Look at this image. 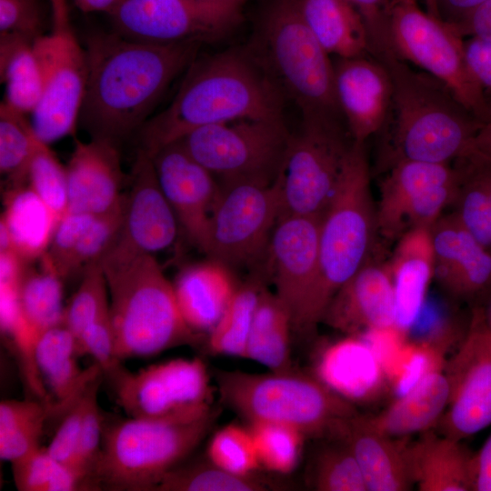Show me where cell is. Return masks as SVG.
Returning <instances> with one entry per match:
<instances>
[{"instance_id":"6da1fadb","label":"cell","mask_w":491,"mask_h":491,"mask_svg":"<svg viewBox=\"0 0 491 491\" xmlns=\"http://www.w3.org/2000/svg\"><path fill=\"white\" fill-rule=\"evenodd\" d=\"M202 43L152 44L116 32L87 40V81L79 123L90 135L118 144L137 132Z\"/></svg>"},{"instance_id":"7a4b0ae2","label":"cell","mask_w":491,"mask_h":491,"mask_svg":"<svg viewBox=\"0 0 491 491\" xmlns=\"http://www.w3.org/2000/svg\"><path fill=\"white\" fill-rule=\"evenodd\" d=\"M285 97L248 48L197 58L172 102L137 131L150 155L205 125L242 119H281Z\"/></svg>"},{"instance_id":"3957f363","label":"cell","mask_w":491,"mask_h":491,"mask_svg":"<svg viewBox=\"0 0 491 491\" xmlns=\"http://www.w3.org/2000/svg\"><path fill=\"white\" fill-rule=\"evenodd\" d=\"M116 356L150 357L205 337L191 330L179 311L173 283L153 255L115 245L102 257Z\"/></svg>"},{"instance_id":"277c9868","label":"cell","mask_w":491,"mask_h":491,"mask_svg":"<svg viewBox=\"0 0 491 491\" xmlns=\"http://www.w3.org/2000/svg\"><path fill=\"white\" fill-rule=\"evenodd\" d=\"M376 60L386 68L392 81L394 163H449L473 147L483 123L443 84L414 70L396 53Z\"/></svg>"},{"instance_id":"5b68a950","label":"cell","mask_w":491,"mask_h":491,"mask_svg":"<svg viewBox=\"0 0 491 491\" xmlns=\"http://www.w3.org/2000/svg\"><path fill=\"white\" fill-rule=\"evenodd\" d=\"M377 230L364 143L355 142L319 224V281L303 336H311L339 288L368 260Z\"/></svg>"},{"instance_id":"8992f818","label":"cell","mask_w":491,"mask_h":491,"mask_svg":"<svg viewBox=\"0 0 491 491\" xmlns=\"http://www.w3.org/2000/svg\"><path fill=\"white\" fill-rule=\"evenodd\" d=\"M214 378L221 402L246 424H283L307 438H326L340 421L359 413L311 372L295 367L265 374L216 369Z\"/></svg>"},{"instance_id":"52a82bcc","label":"cell","mask_w":491,"mask_h":491,"mask_svg":"<svg viewBox=\"0 0 491 491\" xmlns=\"http://www.w3.org/2000/svg\"><path fill=\"white\" fill-rule=\"evenodd\" d=\"M219 416L215 407L195 420L128 417L104 430L93 481L95 487L116 491H154L203 441Z\"/></svg>"},{"instance_id":"ba28073f","label":"cell","mask_w":491,"mask_h":491,"mask_svg":"<svg viewBox=\"0 0 491 491\" xmlns=\"http://www.w3.org/2000/svg\"><path fill=\"white\" fill-rule=\"evenodd\" d=\"M248 50L301 115L344 119L336 96L334 63L305 22L299 0H274Z\"/></svg>"},{"instance_id":"9c48e42d","label":"cell","mask_w":491,"mask_h":491,"mask_svg":"<svg viewBox=\"0 0 491 491\" xmlns=\"http://www.w3.org/2000/svg\"><path fill=\"white\" fill-rule=\"evenodd\" d=\"M355 145L342 118L302 115L290 133L277 182L281 215L321 216Z\"/></svg>"},{"instance_id":"30bf717a","label":"cell","mask_w":491,"mask_h":491,"mask_svg":"<svg viewBox=\"0 0 491 491\" xmlns=\"http://www.w3.org/2000/svg\"><path fill=\"white\" fill-rule=\"evenodd\" d=\"M389 30L401 59L443 84L479 121L491 119V103L472 76L464 37L452 25L422 10L417 0H393Z\"/></svg>"},{"instance_id":"8fae6325","label":"cell","mask_w":491,"mask_h":491,"mask_svg":"<svg viewBox=\"0 0 491 491\" xmlns=\"http://www.w3.org/2000/svg\"><path fill=\"white\" fill-rule=\"evenodd\" d=\"M51 31L33 42L44 84L31 114L36 136L50 144L75 135L87 81L85 49L73 29L67 0H49Z\"/></svg>"},{"instance_id":"7c38bea8","label":"cell","mask_w":491,"mask_h":491,"mask_svg":"<svg viewBox=\"0 0 491 491\" xmlns=\"http://www.w3.org/2000/svg\"><path fill=\"white\" fill-rule=\"evenodd\" d=\"M289 136L284 118L242 119L196 128L175 142L217 182L273 184Z\"/></svg>"},{"instance_id":"4fadbf2b","label":"cell","mask_w":491,"mask_h":491,"mask_svg":"<svg viewBox=\"0 0 491 491\" xmlns=\"http://www.w3.org/2000/svg\"><path fill=\"white\" fill-rule=\"evenodd\" d=\"M217 183L203 253L229 269L255 265L268 253L281 215L277 179Z\"/></svg>"},{"instance_id":"5bb4252c","label":"cell","mask_w":491,"mask_h":491,"mask_svg":"<svg viewBox=\"0 0 491 491\" xmlns=\"http://www.w3.org/2000/svg\"><path fill=\"white\" fill-rule=\"evenodd\" d=\"M115 400L128 417L186 421L210 413L211 376L201 358H175L132 373L113 383Z\"/></svg>"},{"instance_id":"9a60e30c","label":"cell","mask_w":491,"mask_h":491,"mask_svg":"<svg viewBox=\"0 0 491 491\" xmlns=\"http://www.w3.org/2000/svg\"><path fill=\"white\" fill-rule=\"evenodd\" d=\"M444 373L450 395L438 433L463 441L491 426V325L481 306Z\"/></svg>"},{"instance_id":"2e32d148","label":"cell","mask_w":491,"mask_h":491,"mask_svg":"<svg viewBox=\"0 0 491 491\" xmlns=\"http://www.w3.org/2000/svg\"><path fill=\"white\" fill-rule=\"evenodd\" d=\"M241 11L192 0H124L110 15L115 32L129 39L203 43L229 33L239 24Z\"/></svg>"},{"instance_id":"e0dca14e","label":"cell","mask_w":491,"mask_h":491,"mask_svg":"<svg viewBox=\"0 0 491 491\" xmlns=\"http://www.w3.org/2000/svg\"><path fill=\"white\" fill-rule=\"evenodd\" d=\"M320 218L280 217L268 249L275 294L291 316L294 333L301 336L319 281Z\"/></svg>"},{"instance_id":"ac0fdd59","label":"cell","mask_w":491,"mask_h":491,"mask_svg":"<svg viewBox=\"0 0 491 491\" xmlns=\"http://www.w3.org/2000/svg\"><path fill=\"white\" fill-rule=\"evenodd\" d=\"M124 194L122 223L114 245L153 255L169 247L180 229L159 185L151 155L138 148Z\"/></svg>"},{"instance_id":"d6986e66","label":"cell","mask_w":491,"mask_h":491,"mask_svg":"<svg viewBox=\"0 0 491 491\" xmlns=\"http://www.w3.org/2000/svg\"><path fill=\"white\" fill-rule=\"evenodd\" d=\"M151 157L159 185L180 230L203 252L218 190L217 180L178 142L161 147Z\"/></svg>"},{"instance_id":"ffe728a7","label":"cell","mask_w":491,"mask_h":491,"mask_svg":"<svg viewBox=\"0 0 491 491\" xmlns=\"http://www.w3.org/2000/svg\"><path fill=\"white\" fill-rule=\"evenodd\" d=\"M335 91L346 127L357 143L383 128L392 108L393 87L386 68L372 55L337 58Z\"/></svg>"},{"instance_id":"44dd1931","label":"cell","mask_w":491,"mask_h":491,"mask_svg":"<svg viewBox=\"0 0 491 491\" xmlns=\"http://www.w3.org/2000/svg\"><path fill=\"white\" fill-rule=\"evenodd\" d=\"M118 145L104 139L75 141L65 166L67 212L106 215L122 208L124 174Z\"/></svg>"},{"instance_id":"7402d4cb","label":"cell","mask_w":491,"mask_h":491,"mask_svg":"<svg viewBox=\"0 0 491 491\" xmlns=\"http://www.w3.org/2000/svg\"><path fill=\"white\" fill-rule=\"evenodd\" d=\"M322 322L347 336L396 326L388 265L367 262L336 293Z\"/></svg>"},{"instance_id":"603a6c76","label":"cell","mask_w":491,"mask_h":491,"mask_svg":"<svg viewBox=\"0 0 491 491\" xmlns=\"http://www.w3.org/2000/svg\"><path fill=\"white\" fill-rule=\"evenodd\" d=\"M310 372L356 406L376 402L389 382L382 363L359 336L346 335L317 347Z\"/></svg>"},{"instance_id":"cb8c5ba5","label":"cell","mask_w":491,"mask_h":491,"mask_svg":"<svg viewBox=\"0 0 491 491\" xmlns=\"http://www.w3.org/2000/svg\"><path fill=\"white\" fill-rule=\"evenodd\" d=\"M326 438L340 440L350 448L367 491H406L414 486L405 454L406 437L380 433L366 415L340 421Z\"/></svg>"},{"instance_id":"d4e9b609","label":"cell","mask_w":491,"mask_h":491,"mask_svg":"<svg viewBox=\"0 0 491 491\" xmlns=\"http://www.w3.org/2000/svg\"><path fill=\"white\" fill-rule=\"evenodd\" d=\"M388 268L395 293L396 327L406 336L423 309L435 276L430 228L406 230L399 236Z\"/></svg>"},{"instance_id":"484cf974","label":"cell","mask_w":491,"mask_h":491,"mask_svg":"<svg viewBox=\"0 0 491 491\" xmlns=\"http://www.w3.org/2000/svg\"><path fill=\"white\" fill-rule=\"evenodd\" d=\"M78 356L77 338L65 325L43 332L37 339L36 366L55 399L51 416H63L91 382L103 375L95 363L82 369L77 363Z\"/></svg>"},{"instance_id":"4316f807","label":"cell","mask_w":491,"mask_h":491,"mask_svg":"<svg viewBox=\"0 0 491 491\" xmlns=\"http://www.w3.org/2000/svg\"><path fill=\"white\" fill-rule=\"evenodd\" d=\"M237 286L230 269L209 258L187 266L173 282L184 321L205 338L221 318Z\"/></svg>"},{"instance_id":"83f0119b","label":"cell","mask_w":491,"mask_h":491,"mask_svg":"<svg viewBox=\"0 0 491 491\" xmlns=\"http://www.w3.org/2000/svg\"><path fill=\"white\" fill-rule=\"evenodd\" d=\"M406 441L405 454L414 485L421 491L472 490V453L456 440L425 432Z\"/></svg>"},{"instance_id":"f1b7e54d","label":"cell","mask_w":491,"mask_h":491,"mask_svg":"<svg viewBox=\"0 0 491 491\" xmlns=\"http://www.w3.org/2000/svg\"><path fill=\"white\" fill-rule=\"evenodd\" d=\"M458 179L449 163L400 160L392 165L380 187L376 207L377 230L394 238L404 233V217L411 203L427 189Z\"/></svg>"},{"instance_id":"f546056e","label":"cell","mask_w":491,"mask_h":491,"mask_svg":"<svg viewBox=\"0 0 491 491\" xmlns=\"http://www.w3.org/2000/svg\"><path fill=\"white\" fill-rule=\"evenodd\" d=\"M449 395L444 371H434L380 412L366 416L380 433L394 438H407L437 426L447 406Z\"/></svg>"},{"instance_id":"4dcf8cb0","label":"cell","mask_w":491,"mask_h":491,"mask_svg":"<svg viewBox=\"0 0 491 491\" xmlns=\"http://www.w3.org/2000/svg\"><path fill=\"white\" fill-rule=\"evenodd\" d=\"M305 22L331 55L352 58L370 55L365 23L344 0H299Z\"/></svg>"},{"instance_id":"1f68e13d","label":"cell","mask_w":491,"mask_h":491,"mask_svg":"<svg viewBox=\"0 0 491 491\" xmlns=\"http://www.w3.org/2000/svg\"><path fill=\"white\" fill-rule=\"evenodd\" d=\"M0 223L9 233L13 250L26 263L39 259L59 220L27 185L9 187Z\"/></svg>"},{"instance_id":"d6a6232c","label":"cell","mask_w":491,"mask_h":491,"mask_svg":"<svg viewBox=\"0 0 491 491\" xmlns=\"http://www.w3.org/2000/svg\"><path fill=\"white\" fill-rule=\"evenodd\" d=\"M292 332L293 323L288 310L276 295L266 287L255 313L245 358L263 365L269 371L293 369Z\"/></svg>"},{"instance_id":"836d02e7","label":"cell","mask_w":491,"mask_h":491,"mask_svg":"<svg viewBox=\"0 0 491 491\" xmlns=\"http://www.w3.org/2000/svg\"><path fill=\"white\" fill-rule=\"evenodd\" d=\"M0 79L6 87L5 101L28 115L39 105L43 76L33 42L20 35L0 33Z\"/></svg>"},{"instance_id":"e575fe53","label":"cell","mask_w":491,"mask_h":491,"mask_svg":"<svg viewBox=\"0 0 491 491\" xmlns=\"http://www.w3.org/2000/svg\"><path fill=\"white\" fill-rule=\"evenodd\" d=\"M265 288L260 276L238 285L221 318L206 336L208 353L245 358L248 335Z\"/></svg>"},{"instance_id":"d590c367","label":"cell","mask_w":491,"mask_h":491,"mask_svg":"<svg viewBox=\"0 0 491 491\" xmlns=\"http://www.w3.org/2000/svg\"><path fill=\"white\" fill-rule=\"evenodd\" d=\"M63 295V279L43 256L40 269H25L19 285L20 307L28 324L39 336L64 325Z\"/></svg>"},{"instance_id":"8d00e7d4","label":"cell","mask_w":491,"mask_h":491,"mask_svg":"<svg viewBox=\"0 0 491 491\" xmlns=\"http://www.w3.org/2000/svg\"><path fill=\"white\" fill-rule=\"evenodd\" d=\"M26 114L5 100L0 104V172L9 187L26 185V175L39 141Z\"/></svg>"},{"instance_id":"74e56055","label":"cell","mask_w":491,"mask_h":491,"mask_svg":"<svg viewBox=\"0 0 491 491\" xmlns=\"http://www.w3.org/2000/svg\"><path fill=\"white\" fill-rule=\"evenodd\" d=\"M275 487L259 475L239 476L206 463L177 466L154 491H265Z\"/></svg>"},{"instance_id":"f35d334b","label":"cell","mask_w":491,"mask_h":491,"mask_svg":"<svg viewBox=\"0 0 491 491\" xmlns=\"http://www.w3.org/2000/svg\"><path fill=\"white\" fill-rule=\"evenodd\" d=\"M325 439L311 463V486L318 491H367L350 448L340 440Z\"/></svg>"},{"instance_id":"ab89813d","label":"cell","mask_w":491,"mask_h":491,"mask_svg":"<svg viewBox=\"0 0 491 491\" xmlns=\"http://www.w3.org/2000/svg\"><path fill=\"white\" fill-rule=\"evenodd\" d=\"M12 470L19 491L90 490L81 476L55 459L42 446L12 463Z\"/></svg>"},{"instance_id":"60d3db41","label":"cell","mask_w":491,"mask_h":491,"mask_svg":"<svg viewBox=\"0 0 491 491\" xmlns=\"http://www.w3.org/2000/svg\"><path fill=\"white\" fill-rule=\"evenodd\" d=\"M246 425L253 436L261 468L279 475L295 471L307 438L301 431L278 423L256 422Z\"/></svg>"},{"instance_id":"b9f144b4","label":"cell","mask_w":491,"mask_h":491,"mask_svg":"<svg viewBox=\"0 0 491 491\" xmlns=\"http://www.w3.org/2000/svg\"><path fill=\"white\" fill-rule=\"evenodd\" d=\"M435 276L453 296L478 302L491 295V253L477 242Z\"/></svg>"},{"instance_id":"7bdbcfd3","label":"cell","mask_w":491,"mask_h":491,"mask_svg":"<svg viewBox=\"0 0 491 491\" xmlns=\"http://www.w3.org/2000/svg\"><path fill=\"white\" fill-rule=\"evenodd\" d=\"M109 306L107 282L99 260L84 270L77 290L65 306L64 325L77 338L90 325L109 315Z\"/></svg>"},{"instance_id":"ee69618b","label":"cell","mask_w":491,"mask_h":491,"mask_svg":"<svg viewBox=\"0 0 491 491\" xmlns=\"http://www.w3.org/2000/svg\"><path fill=\"white\" fill-rule=\"evenodd\" d=\"M206 456L209 462L239 476H256L261 469L256 445L249 427L228 424L210 438Z\"/></svg>"},{"instance_id":"f6af8a7d","label":"cell","mask_w":491,"mask_h":491,"mask_svg":"<svg viewBox=\"0 0 491 491\" xmlns=\"http://www.w3.org/2000/svg\"><path fill=\"white\" fill-rule=\"evenodd\" d=\"M26 185L60 220L67 212V176L48 144L39 139L29 163Z\"/></svg>"},{"instance_id":"bcb514c9","label":"cell","mask_w":491,"mask_h":491,"mask_svg":"<svg viewBox=\"0 0 491 491\" xmlns=\"http://www.w3.org/2000/svg\"><path fill=\"white\" fill-rule=\"evenodd\" d=\"M459 175L455 213L474 236L491 253V199L468 165L458 157Z\"/></svg>"},{"instance_id":"7dc6e473","label":"cell","mask_w":491,"mask_h":491,"mask_svg":"<svg viewBox=\"0 0 491 491\" xmlns=\"http://www.w3.org/2000/svg\"><path fill=\"white\" fill-rule=\"evenodd\" d=\"M103 378V375L96 377L85 392V403L77 450V470L91 489L95 487L93 476L105 430V418L98 403V392Z\"/></svg>"},{"instance_id":"c3c4849f","label":"cell","mask_w":491,"mask_h":491,"mask_svg":"<svg viewBox=\"0 0 491 491\" xmlns=\"http://www.w3.org/2000/svg\"><path fill=\"white\" fill-rule=\"evenodd\" d=\"M121 209L95 215L78 239L69 259L66 277L81 272L92 263L99 261L115 244L122 223Z\"/></svg>"},{"instance_id":"681fc988","label":"cell","mask_w":491,"mask_h":491,"mask_svg":"<svg viewBox=\"0 0 491 491\" xmlns=\"http://www.w3.org/2000/svg\"><path fill=\"white\" fill-rule=\"evenodd\" d=\"M80 356L89 355L113 383L125 369L116 356L109 315L86 327L77 337Z\"/></svg>"},{"instance_id":"f907efd6","label":"cell","mask_w":491,"mask_h":491,"mask_svg":"<svg viewBox=\"0 0 491 491\" xmlns=\"http://www.w3.org/2000/svg\"><path fill=\"white\" fill-rule=\"evenodd\" d=\"M46 18L42 0H0V33L17 34L34 42L45 35Z\"/></svg>"},{"instance_id":"816d5d0a","label":"cell","mask_w":491,"mask_h":491,"mask_svg":"<svg viewBox=\"0 0 491 491\" xmlns=\"http://www.w3.org/2000/svg\"><path fill=\"white\" fill-rule=\"evenodd\" d=\"M360 15L368 35L370 55L379 58L396 53L389 30L393 0H344Z\"/></svg>"},{"instance_id":"f5cc1de1","label":"cell","mask_w":491,"mask_h":491,"mask_svg":"<svg viewBox=\"0 0 491 491\" xmlns=\"http://www.w3.org/2000/svg\"><path fill=\"white\" fill-rule=\"evenodd\" d=\"M85 392L62 416L53 438L45 447L52 456L74 469L79 476L81 475L77 470L76 460L85 403Z\"/></svg>"},{"instance_id":"db71d44e","label":"cell","mask_w":491,"mask_h":491,"mask_svg":"<svg viewBox=\"0 0 491 491\" xmlns=\"http://www.w3.org/2000/svg\"><path fill=\"white\" fill-rule=\"evenodd\" d=\"M458 179L456 182L436 186L419 195L409 205L404 217V232L414 227L430 228L442 215L456 196Z\"/></svg>"},{"instance_id":"11a10c76","label":"cell","mask_w":491,"mask_h":491,"mask_svg":"<svg viewBox=\"0 0 491 491\" xmlns=\"http://www.w3.org/2000/svg\"><path fill=\"white\" fill-rule=\"evenodd\" d=\"M47 418L37 417L0 433L1 459L12 464L41 447L40 439Z\"/></svg>"},{"instance_id":"9f6ffc18","label":"cell","mask_w":491,"mask_h":491,"mask_svg":"<svg viewBox=\"0 0 491 491\" xmlns=\"http://www.w3.org/2000/svg\"><path fill=\"white\" fill-rule=\"evenodd\" d=\"M468 69L485 94L491 93V41L468 37L465 41Z\"/></svg>"},{"instance_id":"6f0895ef","label":"cell","mask_w":491,"mask_h":491,"mask_svg":"<svg viewBox=\"0 0 491 491\" xmlns=\"http://www.w3.org/2000/svg\"><path fill=\"white\" fill-rule=\"evenodd\" d=\"M452 25L464 38L477 37L491 41V0L480 5Z\"/></svg>"},{"instance_id":"680465c9","label":"cell","mask_w":491,"mask_h":491,"mask_svg":"<svg viewBox=\"0 0 491 491\" xmlns=\"http://www.w3.org/2000/svg\"><path fill=\"white\" fill-rule=\"evenodd\" d=\"M472 490L491 491V435L471 460Z\"/></svg>"},{"instance_id":"91938a15","label":"cell","mask_w":491,"mask_h":491,"mask_svg":"<svg viewBox=\"0 0 491 491\" xmlns=\"http://www.w3.org/2000/svg\"><path fill=\"white\" fill-rule=\"evenodd\" d=\"M488 0H436L439 18L455 25L472 10Z\"/></svg>"},{"instance_id":"94428289","label":"cell","mask_w":491,"mask_h":491,"mask_svg":"<svg viewBox=\"0 0 491 491\" xmlns=\"http://www.w3.org/2000/svg\"><path fill=\"white\" fill-rule=\"evenodd\" d=\"M84 13L104 12L111 15L124 0H73Z\"/></svg>"},{"instance_id":"6125c7cd","label":"cell","mask_w":491,"mask_h":491,"mask_svg":"<svg viewBox=\"0 0 491 491\" xmlns=\"http://www.w3.org/2000/svg\"><path fill=\"white\" fill-rule=\"evenodd\" d=\"M473 147L491 156V119L482 124L474 141Z\"/></svg>"},{"instance_id":"be15d7a7","label":"cell","mask_w":491,"mask_h":491,"mask_svg":"<svg viewBox=\"0 0 491 491\" xmlns=\"http://www.w3.org/2000/svg\"><path fill=\"white\" fill-rule=\"evenodd\" d=\"M192 1L199 3V4L208 5L230 7V8L242 10L243 5L246 3H247L249 0H192Z\"/></svg>"},{"instance_id":"e7e4bbea","label":"cell","mask_w":491,"mask_h":491,"mask_svg":"<svg viewBox=\"0 0 491 491\" xmlns=\"http://www.w3.org/2000/svg\"><path fill=\"white\" fill-rule=\"evenodd\" d=\"M426 11L438 17L437 12H436V0H425Z\"/></svg>"}]
</instances>
